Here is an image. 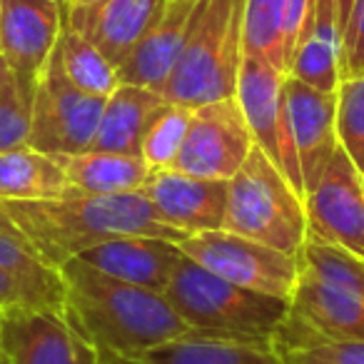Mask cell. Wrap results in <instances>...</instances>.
I'll return each instance as SVG.
<instances>
[{
  "label": "cell",
  "mask_w": 364,
  "mask_h": 364,
  "mask_svg": "<svg viewBox=\"0 0 364 364\" xmlns=\"http://www.w3.org/2000/svg\"><path fill=\"white\" fill-rule=\"evenodd\" d=\"M58 272L65 284L63 312L100 354L127 357L195 334L162 292L115 279L80 257Z\"/></svg>",
  "instance_id": "1"
},
{
  "label": "cell",
  "mask_w": 364,
  "mask_h": 364,
  "mask_svg": "<svg viewBox=\"0 0 364 364\" xmlns=\"http://www.w3.org/2000/svg\"><path fill=\"white\" fill-rule=\"evenodd\" d=\"M6 213L31 237L50 267L80 257L95 245L117 237H165L182 242L185 235L160 223L145 195H77L58 200L3 203Z\"/></svg>",
  "instance_id": "2"
},
{
  "label": "cell",
  "mask_w": 364,
  "mask_h": 364,
  "mask_svg": "<svg viewBox=\"0 0 364 364\" xmlns=\"http://www.w3.org/2000/svg\"><path fill=\"white\" fill-rule=\"evenodd\" d=\"M245 3L198 0L188 41L162 97L172 105L200 107L237 95L245 60Z\"/></svg>",
  "instance_id": "3"
},
{
  "label": "cell",
  "mask_w": 364,
  "mask_h": 364,
  "mask_svg": "<svg viewBox=\"0 0 364 364\" xmlns=\"http://www.w3.org/2000/svg\"><path fill=\"white\" fill-rule=\"evenodd\" d=\"M162 294L195 334L257 344H272L289 309L287 299L228 282L190 257L180 259Z\"/></svg>",
  "instance_id": "4"
},
{
  "label": "cell",
  "mask_w": 364,
  "mask_h": 364,
  "mask_svg": "<svg viewBox=\"0 0 364 364\" xmlns=\"http://www.w3.org/2000/svg\"><path fill=\"white\" fill-rule=\"evenodd\" d=\"M223 230L299 257L307 240L304 198L272 160L252 147L250 157L228 180Z\"/></svg>",
  "instance_id": "5"
},
{
  "label": "cell",
  "mask_w": 364,
  "mask_h": 364,
  "mask_svg": "<svg viewBox=\"0 0 364 364\" xmlns=\"http://www.w3.org/2000/svg\"><path fill=\"white\" fill-rule=\"evenodd\" d=\"M185 257L203 264L232 284L269 297L292 299L299 282V257L279 252L262 242H255L228 230L188 235L180 242Z\"/></svg>",
  "instance_id": "6"
},
{
  "label": "cell",
  "mask_w": 364,
  "mask_h": 364,
  "mask_svg": "<svg viewBox=\"0 0 364 364\" xmlns=\"http://www.w3.org/2000/svg\"><path fill=\"white\" fill-rule=\"evenodd\" d=\"M105 97L75 87L53 50L31 105L28 145L48 155H77L90 150L100 125Z\"/></svg>",
  "instance_id": "7"
},
{
  "label": "cell",
  "mask_w": 364,
  "mask_h": 364,
  "mask_svg": "<svg viewBox=\"0 0 364 364\" xmlns=\"http://www.w3.org/2000/svg\"><path fill=\"white\" fill-rule=\"evenodd\" d=\"M332 342H364V299L302 272L272 349L287 354Z\"/></svg>",
  "instance_id": "8"
},
{
  "label": "cell",
  "mask_w": 364,
  "mask_h": 364,
  "mask_svg": "<svg viewBox=\"0 0 364 364\" xmlns=\"http://www.w3.org/2000/svg\"><path fill=\"white\" fill-rule=\"evenodd\" d=\"M284 75L287 73L277 70L272 63L245 55L235 97L242 105L255 145L277 165V170L304 198V180L284 102Z\"/></svg>",
  "instance_id": "9"
},
{
  "label": "cell",
  "mask_w": 364,
  "mask_h": 364,
  "mask_svg": "<svg viewBox=\"0 0 364 364\" xmlns=\"http://www.w3.org/2000/svg\"><path fill=\"white\" fill-rule=\"evenodd\" d=\"M63 16L58 0H0V55L28 107L58 46Z\"/></svg>",
  "instance_id": "10"
},
{
  "label": "cell",
  "mask_w": 364,
  "mask_h": 364,
  "mask_svg": "<svg viewBox=\"0 0 364 364\" xmlns=\"http://www.w3.org/2000/svg\"><path fill=\"white\" fill-rule=\"evenodd\" d=\"M252 147V132L237 97L208 102L193 107L188 135L170 170L210 180H230L250 157Z\"/></svg>",
  "instance_id": "11"
},
{
  "label": "cell",
  "mask_w": 364,
  "mask_h": 364,
  "mask_svg": "<svg viewBox=\"0 0 364 364\" xmlns=\"http://www.w3.org/2000/svg\"><path fill=\"white\" fill-rule=\"evenodd\" d=\"M0 332L3 364H100V352L63 309L8 304Z\"/></svg>",
  "instance_id": "12"
},
{
  "label": "cell",
  "mask_w": 364,
  "mask_h": 364,
  "mask_svg": "<svg viewBox=\"0 0 364 364\" xmlns=\"http://www.w3.org/2000/svg\"><path fill=\"white\" fill-rule=\"evenodd\" d=\"M307 237L364 259V172L337 147L327 170L304 195Z\"/></svg>",
  "instance_id": "13"
},
{
  "label": "cell",
  "mask_w": 364,
  "mask_h": 364,
  "mask_svg": "<svg viewBox=\"0 0 364 364\" xmlns=\"http://www.w3.org/2000/svg\"><path fill=\"white\" fill-rule=\"evenodd\" d=\"M140 193L147 198L155 218L180 230L185 237L223 230L228 180H210L180 170H150Z\"/></svg>",
  "instance_id": "14"
},
{
  "label": "cell",
  "mask_w": 364,
  "mask_h": 364,
  "mask_svg": "<svg viewBox=\"0 0 364 364\" xmlns=\"http://www.w3.org/2000/svg\"><path fill=\"white\" fill-rule=\"evenodd\" d=\"M284 102H287L289 130L297 150L304 195L317 185L327 170L337 140V90H319L292 75H284Z\"/></svg>",
  "instance_id": "15"
},
{
  "label": "cell",
  "mask_w": 364,
  "mask_h": 364,
  "mask_svg": "<svg viewBox=\"0 0 364 364\" xmlns=\"http://www.w3.org/2000/svg\"><path fill=\"white\" fill-rule=\"evenodd\" d=\"M170 0H102L95 8H65V23L92 43L115 68L157 23Z\"/></svg>",
  "instance_id": "16"
},
{
  "label": "cell",
  "mask_w": 364,
  "mask_h": 364,
  "mask_svg": "<svg viewBox=\"0 0 364 364\" xmlns=\"http://www.w3.org/2000/svg\"><path fill=\"white\" fill-rule=\"evenodd\" d=\"M182 257L180 242L165 237H117L80 255L82 262L100 272L152 292H165Z\"/></svg>",
  "instance_id": "17"
},
{
  "label": "cell",
  "mask_w": 364,
  "mask_h": 364,
  "mask_svg": "<svg viewBox=\"0 0 364 364\" xmlns=\"http://www.w3.org/2000/svg\"><path fill=\"white\" fill-rule=\"evenodd\" d=\"M195 3L190 0H170L157 23L140 38L132 53L117 68V77L127 85H140L147 90L162 92L180 60L182 46L188 41L190 18Z\"/></svg>",
  "instance_id": "18"
},
{
  "label": "cell",
  "mask_w": 364,
  "mask_h": 364,
  "mask_svg": "<svg viewBox=\"0 0 364 364\" xmlns=\"http://www.w3.org/2000/svg\"><path fill=\"white\" fill-rule=\"evenodd\" d=\"M0 272L6 274L28 307L63 309L65 284L55 267L43 259L16 220L6 213L0 203Z\"/></svg>",
  "instance_id": "19"
},
{
  "label": "cell",
  "mask_w": 364,
  "mask_h": 364,
  "mask_svg": "<svg viewBox=\"0 0 364 364\" xmlns=\"http://www.w3.org/2000/svg\"><path fill=\"white\" fill-rule=\"evenodd\" d=\"M167 105L170 102L162 97V92L120 82L105 97L100 125H97L90 150L140 155L142 137Z\"/></svg>",
  "instance_id": "20"
},
{
  "label": "cell",
  "mask_w": 364,
  "mask_h": 364,
  "mask_svg": "<svg viewBox=\"0 0 364 364\" xmlns=\"http://www.w3.org/2000/svg\"><path fill=\"white\" fill-rule=\"evenodd\" d=\"M100 364H282V359L272 344L188 334L127 357L100 354Z\"/></svg>",
  "instance_id": "21"
},
{
  "label": "cell",
  "mask_w": 364,
  "mask_h": 364,
  "mask_svg": "<svg viewBox=\"0 0 364 364\" xmlns=\"http://www.w3.org/2000/svg\"><path fill=\"white\" fill-rule=\"evenodd\" d=\"M70 193L60 155H48L31 145L0 152V203L58 200Z\"/></svg>",
  "instance_id": "22"
},
{
  "label": "cell",
  "mask_w": 364,
  "mask_h": 364,
  "mask_svg": "<svg viewBox=\"0 0 364 364\" xmlns=\"http://www.w3.org/2000/svg\"><path fill=\"white\" fill-rule=\"evenodd\" d=\"M65 165L70 193L77 195H125L137 193L150 175L140 155L85 150L77 155H60Z\"/></svg>",
  "instance_id": "23"
},
{
  "label": "cell",
  "mask_w": 364,
  "mask_h": 364,
  "mask_svg": "<svg viewBox=\"0 0 364 364\" xmlns=\"http://www.w3.org/2000/svg\"><path fill=\"white\" fill-rule=\"evenodd\" d=\"M55 55L63 65V73L68 75V80L75 87H80L82 92L95 97H107L117 85V68L92 46L87 38H82L77 31H73L63 18V31L58 38Z\"/></svg>",
  "instance_id": "24"
},
{
  "label": "cell",
  "mask_w": 364,
  "mask_h": 364,
  "mask_svg": "<svg viewBox=\"0 0 364 364\" xmlns=\"http://www.w3.org/2000/svg\"><path fill=\"white\" fill-rule=\"evenodd\" d=\"M299 269L319 282L364 299V259L349 250L307 237L299 252Z\"/></svg>",
  "instance_id": "25"
},
{
  "label": "cell",
  "mask_w": 364,
  "mask_h": 364,
  "mask_svg": "<svg viewBox=\"0 0 364 364\" xmlns=\"http://www.w3.org/2000/svg\"><path fill=\"white\" fill-rule=\"evenodd\" d=\"M284 0H247L245 3V55L262 58L287 73L282 48Z\"/></svg>",
  "instance_id": "26"
},
{
  "label": "cell",
  "mask_w": 364,
  "mask_h": 364,
  "mask_svg": "<svg viewBox=\"0 0 364 364\" xmlns=\"http://www.w3.org/2000/svg\"><path fill=\"white\" fill-rule=\"evenodd\" d=\"M190 117H193V107L170 102L162 110V115L152 122L140 147V157L150 170H170L172 162L180 155L185 135H188Z\"/></svg>",
  "instance_id": "27"
},
{
  "label": "cell",
  "mask_w": 364,
  "mask_h": 364,
  "mask_svg": "<svg viewBox=\"0 0 364 364\" xmlns=\"http://www.w3.org/2000/svg\"><path fill=\"white\" fill-rule=\"evenodd\" d=\"M337 140L364 172V73L347 77L337 87Z\"/></svg>",
  "instance_id": "28"
},
{
  "label": "cell",
  "mask_w": 364,
  "mask_h": 364,
  "mask_svg": "<svg viewBox=\"0 0 364 364\" xmlns=\"http://www.w3.org/2000/svg\"><path fill=\"white\" fill-rule=\"evenodd\" d=\"M364 73V0H352L339 43V75L342 80Z\"/></svg>",
  "instance_id": "29"
},
{
  "label": "cell",
  "mask_w": 364,
  "mask_h": 364,
  "mask_svg": "<svg viewBox=\"0 0 364 364\" xmlns=\"http://www.w3.org/2000/svg\"><path fill=\"white\" fill-rule=\"evenodd\" d=\"M31 132V107L21 100L16 85L0 92V152L28 145Z\"/></svg>",
  "instance_id": "30"
},
{
  "label": "cell",
  "mask_w": 364,
  "mask_h": 364,
  "mask_svg": "<svg viewBox=\"0 0 364 364\" xmlns=\"http://www.w3.org/2000/svg\"><path fill=\"white\" fill-rule=\"evenodd\" d=\"M282 364H364V342H332L279 354Z\"/></svg>",
  "instance_id": "31"
},
{
  "label": "cell",
  "mask_w": 364,
  "mask_h": 364,
  "mask_svg": "<svg viewBox=\"0 0 364 364\" xmlns=\"http://www.w3.org/2000/svg\"><path fill=\"white\" fill-rule=\"evenodd\" d=\"M0 304L3 307H8V304H26L23 302V294L18 292V287L3 272H0Z\"/></svg>",
  "instance_id": "32"
},
{
  "label": "cell",
  "mask_w": 364,
  "mask_h": 364,
  "mask_svg": "<svg viewBox=\"0 0 364 364\" xmlns=\"http://www.w3.org/2000/svg\"><path fill=\"white\" fill-rule=\"evenodd\" d=\"M334 6H337L339 41H342V28H344V21H347V13H349V8H352V0H334Z\"/></svg>",
  "instance_id": "33"
},
{
  "label": "cell",
  "mask_w": 364,
  "mask_h": 364,
  "mask_svg": "<svg viewBox=\"0 0 364 364\" xmlns=\"http://www.w3.org/2000/svg\"><path fill=\"white\" fill-rule=\"evenodd\" d=\"M8 85H13V75H11V68H8L6 58L0 55V92L6 90Z\"/></svg>",
  "instance_id": "34"
},
{
  "label": "cell",
  "mask_w": 364,
  "mask_h": 364,
  "mask_svg": "<svg viewBox=\"0 0 364 364\" xmlns=\"http://www.w3.org/2000/svg\"><path fill=\"white\" fill-rule=\"evenodd\" d=\"M102 0H70V6L73 8H95V6H100ZM68 6V8H70Z\"/></svg>",
  "instance_id": "35"
},
{
  "label": "cell",
  "mask_w": 364,
  "mask_h": 364,
  "mask_svg": "<svg viewBox=\"0 0 364 364\" xmlns=\"http://www.w3.org/2000/svg\"><path fill=\"white\" fill-rule=\"evenodd\" d=\"M0 327H3V304H0ZM3 334V332H0ZM0 364H3V352H0Z\"/></svg>",
  "instance_id": "36"
},
{
  "label": "cell",
  "mask_w": 364,
  "mask_h": 364,
  "mask_svg": "<svg viewBox=\"0 0 364 364\" xmlns=\"http://www.w3.org/2000/svg\"><path fill=\"white\" fill-rule=\"evenodd\" d=\"M58 3H60V6H63V11H65V8L70 6V0H58Z\"/></svg>",
  "instance_id": "37"
},
{
  "label": "cell",
  "mask_w": 364,
  "mask_h": 364,
  "mask_svg": "<svg viewBox=\"0 0 364 364\" xmlns=\"http://www.w3.org/2000/svg\"><path fill=\"white\" fill-rule=\"evenodd\" d=\"M190 3H198V0H190Z\"/></svg>",
  "instance_id": "38"
}]
</instances>
